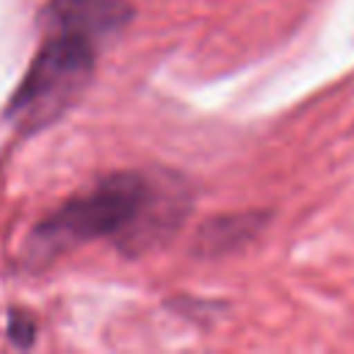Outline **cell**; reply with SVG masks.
<instances>
[{"instance_id":"cell-1","label":"cell","mask_w":354,"mask_h":354,"mask_svg":"<svg viewBox=\"0 0 354 354\" xmlns=\"http://www.w3.org/2000/svg\"><path fill=\"white\" fill-rule=\"evenodd\" d=\"M191 207L183 180L166 185L144 171H113L61 202L25 238V263L47 266L64 252L91 241H116L124 254H138L155 238L180 227Z\"/></svg>"},{"instance_id":"cell-2","label":"cell","mask_w":354,"mask_h":354,"mask_svg":"<svg viewBox=\"0 0 354 354\" xmlns=\"http://www.w3.org/2000/svg\"><path fill=\"white\" fill-rule=\"evenodd\" d=\"M44 39L14 88L6 119L17 130H36L58 119L91 83L102 36L77 25H41Z\"/></svg>"},{"instance_id":"cell-3","label":"cell","mask_w":354,"mask_h":354,"mask_svg":"<svg viewBox=\"0 0 354 354\" xmlns=\"http://www.w3.org/2000/svg\"><path fill=\"white\" fill-rule=\"evenodd\" d=\"M136 8L127 0H50L39 11V25H77L102 39L116 36L130 25Z\"/></svg>"},{"instance_id":"cell-4","label":"cell","mask_w":354,"mask_h":354,"mask_svg":"<svg viewBox=\"0 0 354 354\" xmlns=\"http://www.w3.org/2000/svg\"><path fill=\"white\" fill-rule=\"evenodd\" d=\"M268 216L271 213H266V210H243V213L213 216L196 232V252L202 257L230 254V252L241 249L243 243H249L252 238H257V232L268 224Z\"/></svg>"},{"instance_id":"cell-5","label":"cell","mask_w":354,"mask_h":354,"mask_svg":"<svg viewBox=\"0 0 354 354\" xmlns=\"http://www.w3.org/2000/svg\"><path fill=\"white\" fill-rule=\"evenodd\" d=\"M6 332H8V340H11L17 348H28V346H33V340H36V321H33V315H28L25 310H11V313H8V326H6Z\"/></svg>"}]
</instances>
